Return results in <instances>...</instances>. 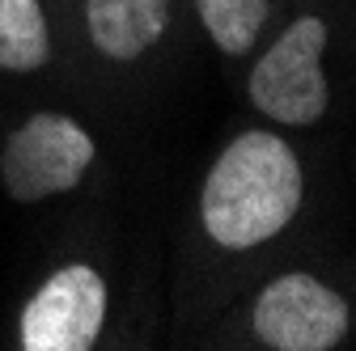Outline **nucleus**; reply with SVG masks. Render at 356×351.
I'll use <instances>...</instances> for the list:
<instances>
[{
	"label": "nucleus",
	"mask_w": 356,
	"mask_h": 351,
	"mask_svg": "<svg viewBox=\"0 0 356 351\" xmlns=\"http://www.w3.org/2000/svg\"><path fill=\"white\" fill-rule=\"evenodd\" d=\"M309 207V165L289 131L272 123L238 127L216 148L191 199L178 246L174 314L178 334H200L238 300Z\"/></svg>",
	"instance_id": "obj_1"
},
{
	"label": "nucleus",
	"mask_w": 356,
	"mask_h": 351,
	"mask_svg": "<svg viewBox=\"0 0 356 351\" xmlns=\"http://www.w3.org/2000/svg\"><path fill=\"white\" fill-rule=\"evenodd\" d=\"M60 76L89 98L123 102L153 80L183 30L187 0H51Z\"/></svg>",
	"instance_id": "obj_2"
},
{
	"label": "nucleus",
	"mask_w": 356,
	"mask_h": 351,
	"mask_svg": "<svg viewBox=\"0 0 356 351\" xmlns=\"http://www.w3.org/2000/svg\"><path fill=\"white\" fill-rule=\"evenodd\" d=\"M356 326L352 300L318 271L284 267L259 275L238 305H225L195 339L259 351H339Z\"/></svg>",
	"instance_id": "obj_3"
},
{
	"label": "nucleus",
	"mask_w": 356,
	"mask_h": 351,
	"mask_svg": "<svg viewBox=\"0 0 356 351\" xmlns=\"http://www.w3.org/2000/svg\"><path fill=\"white\" fill-rule=\"evenodd\" d=\"M331 17L323 9H297L276 22L246 60V106L259 123L280 131H309L331 114Z\"/></svg>",
	"instance_id": "obj_4"
},
{
	"label": "nucleus",
	"mask_w": 356,
	"mask_h": 351,
	"mask_svg": "<svg viewBox=\"0 0 356 351\" xmlns=\"http://www.w3.org/2000/svg\"><path fill=\"white\" fill-rule=\"evenodd\" d=\"M98 169V136L72 110L42 106L0 140V191L17 207L64 199Z\"/></svg>",
	"instance_id": "obj_5"
},
{
	"label": "nucleus",
	"mask_w": 356,
	"mask_h": 351,
	"mask_svg": "<svg viewBox=\"0 0 356 351\" xmlns=\"http://www.w3.org/2000/svg\"><path fill=\"white\" fill-rule=\"evenodd\" d=\"M111 326V284L89 258H64L17 305V351H94Z\"/></svg>",
	"instance_id": "obj_6"
},
{
	"label": "nucleus",
	"mask_w": 356,
	"mask_h": 351,
	"mask_svg": "<svg viewBox=\"0 0 356 351\" xmlns=\"http://www.w3.org/2000/svg\"><path fill=\"white\" fill-rule=\"evenodd\" d=\"M0 72L22 80L60 72L51 0H0Z\"/></svg>",
	"instance_id": "obj_7"
},
{
	"label": "nucleus",
	"mask_w": 356,
	"mask_h": 351,
	"mask_svg": "<svg viewBox=\"0 0 356 351\" xmlns=\"http://www.w3.org/2000/svg\"><path fill=\"white\" fill-rule=\"evenodd\" d=\"M187 13L220 60L246 64L284 17V0H187Z\"/></svg>",
	"instance_id": "obj_8"
}]
</instances>
